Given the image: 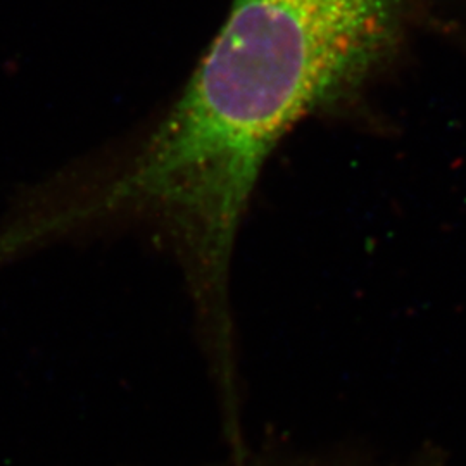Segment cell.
<instances>
[{"mask_svg": "<svg viewBox=\"0 0 466 466\" xmlns=\"http://www.w3.org/2000/svg\"><path fill=\"white\" fill-rule=\"evenodd\" d=\"M400 0H233L171 109L44 218L47 233L149 227L184 271L217 360L232 358L230 267L268 157L390 49Z\"/></svg>", "mask_w": 466, "mask_h": 466, "instance_id": "cell-1", "label": "cell"}, {"mask_svg": "<svg viewBox=\"0 0 466 466\" xmlns=\"http://www.w3.org/2000/svg\"><path fill=\"white\" fill-rule=\"evenodd\" d=\"M404 466H437L435 463H433L432 458H429V460H425V458H421V456H418V460H415V461H411L410 465H404Z\"/></svg>", "mask_w": 466, "mask_h": 466, "instance_id": "cell-2", "label": "cell"}]
</instances>
